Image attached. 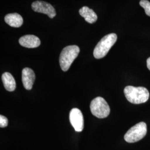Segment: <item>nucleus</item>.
<instances>
[{"mask_svg": "<svg viewBox=\"0 0 150 150\" xmlns=\"http://www.w3.org/2000/svg\"><path fill=\"white\" fill-rule=\"evenodd\" d=\"M90 110L92 115L99 118H106L110 113L108 103L101 97H97L91 101Z\"/></svg>", "mask_w": 150, "mask_h": 150, "instance_id": "20e7f679", "label": "nucleus"}, {"mask_svg": "<svg viewBox=\"0 0 150 150\" xmlns=\"http://www.w3.org/2000/svg\"><path fill=\"white\" fill-rule=\"evenodd\" d=\"M19 43L26 48H36L40 45L41 41L39 38L35 35H27L19 39Z\"/></svg>", "mask_w": 150, "mask_h": 150, "instance_id": "1a4fd4ad", "label": "nucleus"}, {"mask_svg": "<svg viewBox=\"0 0 150 150\" xmlns=\"http://www.w3.org/2000/svg\"><path fill=\"white\" fill-rule=\"evenodd\" d=\"M147 68L149 69V70L150 71V57L147 59Z\"/></svg>", "mask_w": 150, "mask_h": 150, "instance_id": "2eb2a0df", "label": "nucleus"}, {"mask_svg": "<svg viewBox=\"0 0 150 150\" xmlns=\"http://www.w3.org/2000/svg\"><path fill=\"white\" fill-rule=\"evenodd\" d=\"M80 52V48L76 45H71L64 47L59 56V64L61 69L67 71Z\"/></svg>", "mask_w": 150, "mask_h": 150, "instance_id": "7ed1b4c3", "label": "nucleus"}, {"mask_svg": "<svg viewBox=\"0 0 150 150\" xmlns=\"http://www.w3.org/2000/svg\"><path fill=\"white\" fill-rule=\"evenodd\" d=\"M70 123L77 132H81L83 129L84 121L83 115L79 108H74L70 112Z\"/></svg>", "mask_w": 150, "mask_h": 150, "instance_id": "0eeeda50", "label": "nucleus"}, {"mask_svg": "<svg viewBox=\"0 0 150 150\" xmlns=\"http://www.w3.org/2000/svg\"><path fill=\"white\" fill-rule=\"evenodd\" d=\"M124 93L129 102L134 104H140L147 102L149 98V92L144 87L126 86Z\"/></svg>", "mask_w": 150, "mask_h": 150, "instance_id": "f257e3e1", "label": "nucleus"}, {"mask_svg": "<svg viewBox=\"0 0 150 150\" xmlns=\"http://www.w3.org/2000/svg\"><path fill=\"white\" fill-rule=\"evenodd\" d=\"M79 13L85 18L86 22L90 23H93L97 20V16L96 13L87 6L82 7L79 10Z\"/></svg>", "mask_w": 150, "mask_h": 150, "instance_id": "9b49d317", "label": "nucleus"}, {"mask_svg": "<svg viewBox=\"0 0 150 150\" xmlns=\"http://www.w3.org/2000/svg\"><path fill=\"white\" fill-rule=\"evenodd\" d=\"M139 5L145 10V13L147 16L150 17V2L147 0H141Z\"/></svg>", "mask_w": 150, "mask_h": 150, "instance_id": "ddd939ff", "label": "nucleus"}, {"mask_svg": "<svg viewBox=\"0 0 150 150\" xmlns=\"http://www.w3.org/2000/svg\"><path fill=\"white\" fill-rule=\"evenodd\" d=\"M5 21L6 23L13 27H21L23 22L22 16L17 13L7 15L5 17Z\"/></svg>", "mask_w": 150, "mask_h": 150, "instance_id": "9d476101", "label": "nucleus"}, {"mask_svg": "<svg viewBox=\"0 0 150 150\" xmlns=\"http://www.w3.org/2000/svg\"><path fill=\"white\" fill-rule=\"evenodd\" d=\"M8 125V120L5 116L1 115L0 116V127L1 128H4Z\"/></svg>", "mask_w": 150, "mask_h": 150, "instance_id": "4468645a", "label": "nucleus"}, {"mask_svg": "<svg viewBox=\"0 0 150 150\" xmlns=\"http://www.w3.org/2000/svg\"><path fill=\"white\" fill-rule=\"evenodd\" d=\"M32 10L35 12L47 15L50 18L56 15L54 7L51 4L42 1H36L32 4Z\"/></svg>", "mask_w": 150, "mask_h": 150, "instance_id": "423d86ee", "label": "nucleus"}, {"mask_svg": "<svg viewBox=\"0 0 150 150\" xmlns=\"http://www.w3.org/2000/svg\"><path fill=\"white\" fill-rule=\"evenodd\" d=\"M35 80V74L33 71L28 67L23 69L22 72V81L24 87L30 90L32 88Z\"/></svg>", "mask_w": 150, "mask_h": 150, "instance_id": "6e6552de", "label": "nucleus"}, {"mask_svg": "<svg viewBox=\"0 0 150 150\" xmlns=\"http://www.w3.org/2000/svg\"><path fill=\"white\" fill-rule=\"evenodd\" d=\"M117 36L115 33L106 35L97 43L93 51V56L97 59L104 57L116 42Z\"/></svg>", "mask_w": 150, "mask_h": 150, "instance_id": "f03ea898", "label": "nucleus"}, {"mask_svg": "<svg viewBox=\"0 0 150 150\" xmlns=\"http://www.w3.org/2000/svg\"><path fill=\"white\" fill-rule=\"evenodd\" d=\"M147 134V125L141 122L132 127L126 133L124 139L129 143H134L142 139Z\"/></svg>", "mask_w": 150, "mask_h": 150, "instance_id": "39448f33", "label": "nucleus"}, {"mask_svg": "<svg viewBox=\"0 0 150 150\" xmlns=\"http://www.w3.org/2000/svg\"><path fill=\"white\" fill-rule=\"evenodd\" d=\"M2 80L6 90L13 91L16 89V81L11 74L5 72L2 76Z\"/></svg>", "mask_w": 150, "mask_h": 150, "instance_id": "f8f14e48", "label": "nucleus"}]
</instances>
